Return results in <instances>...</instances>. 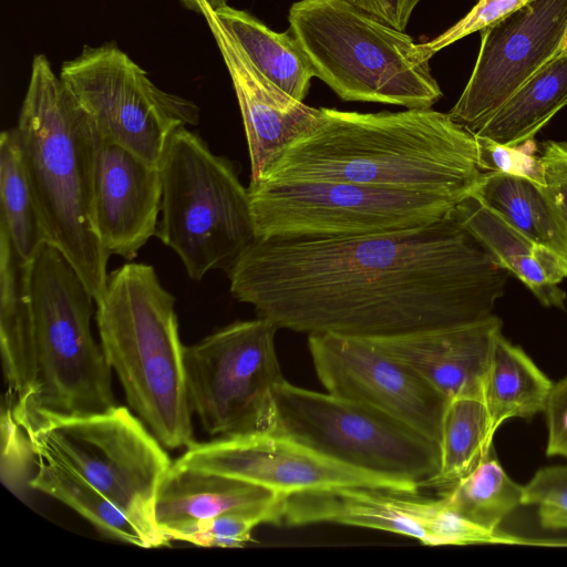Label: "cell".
<instances>
[{
  "label": "cell",
  "mask_w": 567,
  "mask_h": 567,
  "mask_svg": "<svg viewBox=\"0 0 567 567\" xmlns=\"http://www.w3.org/2000/svg\"><path fill=\"white\" fill-rule=\"evenodd\" d=\"M17 416V415H16ZM39 457L82 476L127 513L158 544L171 539L157 527L154 504L172 463L164 445L124 406L96 413H34L17 417Z\"/></svg>",
  "instance_id": "obj_8"
},
{
  "label": "cell",
  "mask_w": 567,
  "mask_h": 567,
  "mask_svg": "<svg viewBox=\"0 0 567 567\" xmlns=\"http://www.w3.org/2000/svg\"><path fill=\"white\" fill-rule=\"evenodd\" d=\"M207 10L265 78L295 100L303 102L316 73L291 32H275L250 13L228 4Z\"/></svg>",
  "instance_id": "obj_22"
},
{
  "label": "cell",
  "mask_w": 567,
  "mask_h": 567,
  "mask_svg": "<svg viewBox=\"0 0 567 567\" xmlns=\"http://www.w3.org/2000/svg\"><path fill=\"white\" fill-rule=\"evenodd\" d=\"M161 206L159 167L102 141L95 167L94 207L97 231L110 255L133 260L156 235Z\"/></svg>",
  "instance_id": "obj_17"
},
{
  "label": "cell",
  "mask_w": 567,
  "mask_h": 567,
  "mask_svg": "<svg viewBox=\"0 0 567 567\" xmlns=\"http://www.w3.org/2000/svg\"><path fill=\"white\" fill-rule=\"evenodd\" d=\"M540 150L537 186L567 243V142L546 141Z\"/></svg>",
  "instance_id": "obj_33"
},
{
  "label": "cell",
  "mask_w": 567,
  "mask_h": 567,
  "mask_svg": "<svg viewBox=\"0 0 567 567\" xmlns=\"http://www.w3.org/2000/svg\"><path fill=\"white\" fill-rule=\"evenodd\" d=\"M0 227L30 261L47 241L23 167L14 127L0 135Z\"/></svg>",
  "instance_id": "obj_29"
},
{
  "label": "cell",
  "mask_w": 567,
  "mask_h": 567,
  "mask_svg": "<svg viewBox=\"0 0 567 567\" xmlns=\"http://www.w3.org/2000/svg\"><path fill=\"white\" fill-rule=\"evenodd\" d=\"M502 327V320L493 315L470 324L368 340L406 364L447 400L458 395L483 399L493 347Z\"/></svg>",
  "instance_id": "obj_18"
},
{
  "label": "cell",
  "mask_w": 567,
  "mask_h": 567,
  "mask_svg": "<svg viewBox=\"0 0 567 567\" xmlns=\"http://www.w3.org/2000/svg\"><path fill=\"white\" fill-rule=\"evenodd\" d=\"M14 132L47 241L68 258L96 299L110 258L94 207L102 138L44 54L32 60Z\"/></svg>",
  "instance_id": "obj_4"
},
{
  "label": "cell",
  "mask_w": 567,
  "mask_h": 567,
  "mask_svg": "<svg viewBox=\"0 0 567 567\" xmlns=\"http://www.w3.org/2000/svg\"><path fill=\"white\" fill-rule=\"evenodd\" d=\"M331 523L364 527L415 538L425 544L419 498L412 494L368 487H334L285 495L280 524Z\"/></svg>",
  "instance_id": "obj_19"
},
{
  "label": "cell",
  "mask_w": 567,
  "mask_h": 567,
  "mask_svg": "<svg viewBox=\"0 0 567 567\" xmlns=\"http://www.w3.org/2000/svg\"><path fill=\"white\" fill-rule=\"evenodd\" d=\"M288 21L316 76L344 101L431 109L443 96L425 43L351 0H300Z\"/></svg>",
  "instance_id": "obj_6"
},
{
  "label": "cell",
  "mask_w": 567,
  "mask_h": 567,
  "mask_svg": "<svg viewBox=\"0 0 567 567\" xmlns=\"http://www.w3.org/2000/svg\"><path fill=\"white\" fill-rule=\"evenodd\" d=\"M567 30V0H530L481 31L473 72L450 116L473 132L551 61Z\"/></svg>",
  "instance_id": "obj_15"
},
{
  "label": "cell",
  "mask_w": 567,
  "mask_h": 567,
  "mask_svg": "<svg viewBox=\"0 0 567 567\" xmlns=\"http://www.w3.org/2000/svg\"><path fill=\"white\" fill-rule=\"evenodd\" d=\"M256 238L383 234L434 223L460 202L435 194L344 182H260L248 186Z\"/></svg>",
  "instance_id": "obj_10"
},
{
  "label": "cell",
  "mask_w": 567,
  "mask_h": 567,
  "mask_svg": "<svg viewBox=\"0 0 567 567\" xmlns=\"http://www.w3.org/2000/svg\"><path fill=\"white\" fill-rule=\"evenodd\" d=\"M226 272L233 297L279 329L363 339L487 319L509 276L451 214L392 233L256 238Z\"/></svg>",
  "instance_id": "obj_1"
},
{
  "label": "cell",
  "mask_w": 567,
  "mask_h": 567,
  "mask_svg": "<svg viewBox=\"0 0 567 567\" xmlns=\"http://www.w3.org/2000/svg\"><path fill=\"white\" fill-rule=\"evenodd\" d=\"M566 105L567 54H558L472 133L506 146L526 145Z\"/></svg>",
  "instance_id": "obj_23"
},
{
  "label": "cell",
  "mask_w": 567,
  "mask_h": 567,
  "mask_svg": "<svg viewBox=\"0 0 567 567\" xmlns=\"http://www.w3.org/2000/svg\"><path fill=\"white\" fill-rule=\"evenodd\" d=\"M558 54H567V30H566L565 37L563 39Z\"/></svg>",
  "instance_id": "obj_40"
},
{
  "label": "cell",
  "mask_w": 567,
  "mask_h": 567,
  "mask_svg": "<svg viewBox=\"0 0 567 567\" xmlns=\"http://www.w3.org/2000/svg\"><path fill=\"white\" fill-rule=\"evenodd\" d=\"M28 295L24 319L0 337L4 396L17 417L114 408L112 369L92 332L95 299L49 243L29 262Z\"/></svg>",
  "instance_id": "obj_3"
},
{
  "label": "cell",
  "mask_w": 567,
  "mask_h": 567,
  "mask_svg": "<svg viewBox=\"0 0 567 567\" xmlns=\"http://www.w3.org/2000/svg\"><path fill=\"white\" fill-rule=\"evenodd\" d=\"M482 174L475 135L449 113L320 107L315 128L288 146L257 183L344 182L461 202Z\"/></svg>",
  "instance_id": "obj_2"
},
{
  "label": "cell",
  "mask_w": 567,
  "mask_h": 567,
  "mask_svg": "<svg viewBox=\"0 0 567 567\" xmlns=\"http://www.w3.org/2000/svg\"><path fill=\"white\" fill-rule=\"evenodd\" d=\"M271 431L350 467L427 487L440 466L439 443L364 404L297 386L274 392Z\"/></svg>",
  "instance_id": "obj_9"
},
{
  "label": "cell",
  "mask_w": 567,
  "mask_h": 567,
  "mask_svg": "<svg viewBox=\"0 0 567 567\" xmlns=\"http://www.w3.org/2000/svg\"><path fill=\"white\" fill-rule=\"evenodd\" d=\"M60 78L94 122L105 143L158 166L173 134L196 125L195 103L156 86L115 43L85 45L65 61Z\"/></svg>",
  "instance_id": "obj_12"
},
{
  "label": "cell",
  "mask_w": 567,
  "mask_h": 567,
  "mask_svg": "<svg viewBox=\"0 0 567 567\" xmlns=\"http://www.w3.org/2000/svg\"><path fill=\"white\" fill-rule=\"evenodd\" d=\"M476 137L477 161L481 171L523 176L538 185L540 168L538 156L522 146L512 147L485 137Z\"/></svg>",
  "instance_id": "obj_35"
},
{
  "label": "cell",
  "mask_w": 567,
  "mask_h": 567,
  "mask_svg": "<svg viewBox=\"0 0 567 567\" xmlns=\"http://www.w3.org/2000/svg\"><path fill=\"white\" fill-rule=\"evenodd\" d=\"M530 0H478L455 24L425 43L432 54L454 42L498 22Z\"/></svg>",
  "instance_id": "obj_34"
},
{
  "label": "cell",
  "mask_w": 567,
  "mask_h": 567,
  "mask_svg": "<svg viewBox=\"0 0 567 567\" xmlns=\"http://www.w3.org/2000/svg\"><path fill=\"white\" fill-rule=\"evenodd\" d=\"M1 457L2 483L14 494L21 495L30 486L38 455L31 437L18 421L11 402L3 396L1 405Z\"/></svg>",
  "instance_id": "obj_31"
},
{
  "label": "cell",
  "mask_w": 567,
  "mask_h": 567,
  "mask_svg": "<svg viewBox=\"0 0 567 567\" xmlns=\"http://www.w3.org/2000/svg\"><path fill=\"white\" fill-rule=\"evenodd\" d=\"M524 485L511 478L493 449L468 474L444 488L442 499L470 523L497 532L501 523L523 505Z\"/></svg>",
  "instance_id": "obj_28"
},
{
  "label": "cell",
  "mask_w": 567,
  "mask_h": 567,
  "mask_svg": "<svg viewBox=\"0 0 567 567\" xmlns=\"http://www.w3.org/2000/svg\"><path fill=\"white\" fill-rule=\"evenodd\" d=\"M523 505L538 508L546 529H567V465L538 470L524 485Z\"/></svg>",
  "instance_id": "obj_32"
},
{
  "label": "cell",
  "mask_w": 567,
  "mask_h": 567,
  "mask_svg": "<svg viewBox=\"0 0 567 567\" xmlns=\"http://www.w3.org/2000/svg\"><path fill=\"white\" fill-rule=\"evenodd\" d=\"M471 195L513 227L567 259V243L544 195L530 179L484 172Z\"/></svg>",
  "instance_id": "obj_27"
},
{
  "label": "cell",
  "mask_w": 567,
  "mask_h": 567,
  "mask_svg": "<svg viewBox=\"0 0 567 567\" xmlns=\"http://www.w3.org/2000/svg\"><path fill=\"white\" fill-rule=\"evenodd\" d=\"M176 464L231 476L280 495L334 487H368L414 495L419 488L338 463L274 432L193 443Z\"/></svg>",
  "instance_id": "obj_14"
},
{
  "label": "cell",
  "mask_w": 567,
  "mask_h": 567,
  "mask_svg": "<svg viewBox=\"0 0 567 567\" xmlns=\"http://www.w3.org/2000/svg\"><path fill=\"white\" fill-rule=\"evenodd\" d=\"M31 488L65 504L104 536L143 548L159 547L127 513L70 468L38 456Z\"/></svg>",
  "instance_id": "obj_25"
},
{
  "label": "cell",
  "mask_w": 567,
  "mask_h": 567,
  "mask_svg": "<svg viewBox=\"0 0 567 567\" xmlns=\"http://www.w3.org/2000/svg\"><path fill=\"white\" fill-rule=\"evenodd\" d=\"M159 171L158 239L193 280L210 270L227 271L256 240L249 190L234 163L186 126L173 134Z\"/></svg>",
  "instance_id": "obj_7"
},
{
  "label": "cell",
  "mask_w": 567,
  "mask_h": 567,
  "mask_svg": "<svg viewBox=\"0 0 567 567\" xmlns=\"http://www.w3.org/2000/svg\"><path fill=\"white\" fill-rule=\"evenodd\" d=\"M451 216L509 274H514L547 308H565L559 287L567 277V259L539 244L470 195Z\"/></svg>",
  "instance_id": "obj_20"
},
{
  "label": "cell",
  "mask_w": 567,
  "mask_h": 567,
  "mask_svg": "<svg viewBox=\"0 0 567 567\" xmlns=\"http://www.w3.org/2000/svg\"><path fill=\"white\" fill-rule=\"evenodd\" d=\"M547 423V456L567 457V374L553 382L545 409Z\"/></svg>",
  "instance_id": "obj_36"
},
{
  "label": "cell",
  "mask_w": 567,
  "mask_h": 567,
  "mask_svg": "<svg viewBox=\"0 0 567 567\" xmlns=\"http://www.w3.org/2000/svg\"><path fill=\"white\" fill-rule=\"evenodd\" d=\"M175 297L152 265L111 271L95 299L100 344L136 415L169 449L193 441Z\"/></svg>",
  "instance_id": "obj_5"
},
{
  "label": "cell",
  "mask_w": 567,
  "mask_h": 567,
  "mask_svg": "<svg viewBox=\"0 0 567 567\" xmlns=\"http://www.w3.org/2000/svg\"><path fill=\"white\" fill-rule=\"evenodd\" d=\"M495 433L482 398L458 395L447 400L440 430V466L427 487L456 483L493 449Z\"/></svg>",
  "instance_id": "obj_26"
},
{
  "label": "cell",
  "mask_w": 567,
  "mask_h": 567,
  "mask_svg": "<svg viewBox=\"0 0 567 567\" xmlns=\"http://www.w3.org/2000/svg\"><path fill=\"white\" fill-rule=\"evenodd\" d=\"M553 382L526 352L501 332L495 340L483 390L492 430L509 419L543 412Z\"/></svg>",
  "instance_id": "obj_24"
},
{
  "label": "cell",
  "mask_w": 567,
  "mask_h": 567,
  "mask_svg": "<svg viewBox=\"0 0 567 567\" xmlns=\"http://www.w3.org/2000/svg\"><path fill=\"white\" fill-rule=\"evenodd\" d=\"M284 495L270 504L200 519L168 534L171 540L187 542L204 547H243L251 540L260 524L280 525Z\"/></svg>",
  "instance_id": "obj_30"
},
{
  "label": "cell",
  "mask_w": 567,
  "mask_h": 567,
  "mask_svg": "<svg viewBox=\"0 0 567 567\" xmlns=\"http://www.w3.org/2000/svg\"><path fill=\"white\" fill-rule=\"evenodd\" d=\"M308 348L328 393L378 410L439 443L447 399L406 364L362 338L311 334Z\"/></svg>",
  "instance_id": "obj_13"
},
{
  "label": "cell",
  "mask_w": 567,
  "mask_h": 567,
  "mask_svg": "<svg viewBox=\"0 0 567 567\" xmlns=\"http://www.w3.org/2000/svg\"><path fill=\"white\" fill-rule=\"evenodd\" d=\"M281 496L247 481L173 463L158 486L154 517L168 537L200 519L270 504Z\"/></svg>",
  "instance_id": "obj_21"
},
{
  "label": "cell",
  "mask_w": 567,
  "mask_h": 567,
  "mask_svg": "<svg viewBox=\"0 0 567 567\" xmlns=\"http://www.w3.org/2000/svg\"><path fill=\"white\" fill-rule=\"evenodd\" d=\"M389 25L404 31L414 8L421 0H351Z\"/></svg>",
  "instance_id": "obj_37"
},
{
  "label": "cell",
  "mask_w": 567,
  "mask_h": 567,
  "mask_svg": "<svg viewBox=\"0 0 567 567\" xmlns=\"http://www.w3.org/2000/svg\"><path fill=\"white\" fill-rule=\"evenodd\" d=\"M278 329L262 317L239 320L184 347L188 402L212 436L271 431L274 392L285 380Z\"/></svg>",
  "instance_id": "obj_11"
},
{
  "label": "cell",
  "mask_w": 567,
  "mask_h": 567,
  "mask_svg": "<svg viewBox=\"0 0 567 567\" xmlns=\"http://www.w3.org/2000/svg\"><path fill=\"white\" fill-rule=\"evenodd\" d=\"M202 2L205 8L204 11L207 9L216 10V9L227 4V0H202Z\"/></svg>",
  "instance_id": "obj_39"
},
{
  "label": "cell",
  "mask_w": 567,
  "mask_h": 567,
  "mask_svg": "<svg viewBox=\"0 0 567 567\" xmlns=\"http://www.w3.org/2000/svg\"><path fill=\"white\" fill-rule=\"evenodd\" d=\"M204 17L230 75L240 109L250 158V183L260 181L288 146L309 134L320 107L297 101L246 58L209 10Z\"/></svg>",
  "instance_id": "obj_16"
},
{
  "label": "cell",
  "mask_w": 567,
  "mask_h": 567,
  "mask_svg": "<svg viewBox=\"0 0 567 567\" xmlns=\"http://www.w3.org/2000/svg\"><path fill=\"white\" fill-rule=\"evenodd\" d=\"M186 8L193 10L195 12L202 13L204 12V4L202 0H179Z\"/></svg>",
  "instance_id": "obj_38"
}]
</instances>
